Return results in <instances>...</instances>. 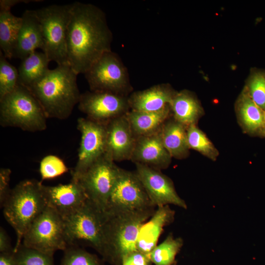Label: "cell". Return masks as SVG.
<instances>
[{"mask_svg":"<svg viewBox=\"0 0 265 265\" xmlns=\"http://www.w3.org/2000/svg\"><path fill=\"white\" fill-rule=\"evenodd\" d=\"M235 109L238 123L244 133L263 137L265 110L253 101L244 88L236 101Z\"/></svg>","mask_w":265,"mask_h":265,"instance_id":"20","label":"cell"},{"mask_svg":"<svg viewBox=\"0 0 265 265\" xmlns=\"http://www.w3.org/2000/svg\"><path fill=\"white\" fill-rule=\"evenodd\" d=\"M14 252L18 265H55L53 256L22 244Z\"/></svg>","mask_w":265,"mask_h":265,"instance_id":"32","label":"cell"},{"mask_svg":"<svg viewBox=\"0 0 265 265\" xmlns=\"http://www.w3.org/2000/svg\"><path fill=\"white\" fill-rule=\"evenodd\" d=\"M11 171L8 168L0 169V204L2 207L8 196L11 189L9 187Z\"/></svg>","mask_w":265,"mask_h":265,"instance_id":"34","label":"cell"},{"mask_svg":"<svg viewBox=\"0 0 265 265\" xmlns=\"http://www.w3.org/2000/svg\"><path fill=\"white\" fill-rule=\"evenodd\" d=\"M68 26V64L78 75L84 74L105 53L111 51L112 33L104 11L90 3H72Z\"/></svg>","mask_w":265,"mask_h":265,"instance_id":"1","label":"cell"},{"mask_svg":"<svg viewBox=\"0 0 265 265\" xmlns=\"http://www.w3.org/2000/svg\"><path fill=\"white\" fill-rule=\"evenodd\" d=\"M151 208L156 207L135 172L119 167L105 213L109 215Z\"/></svg>","mask_w":265,"mask_h":265,"instance_id":"10","label":"cell"},{"mask_svg":"<svg viewBox=\"0 0 265 265\" xmlns=\"http://www.w3.org/2000/svg\"><path fill=\"white\" fill-rule=\"evenodd\" d=\"M38 0H0V11H10L11 8L15 5L19 3H27L30 1H42Z\"/></svg>","mask_w":265,"mask_h":265,"instance_id":"38","label":"cell"},{"mask_svg":"<svg viewBox=\"0 0 265 265\" xmlns=\"http://www.w3.org/2000/svg\"><path fill=\"white\" fill-rule=\"evenodd\" d=\"M172 158L163 145L159 132L136 137L130 160L134 163L161 170L168 167Z\"/></svg>","mask_w":265,"mask_h":265,"instance_id":"17","label":"cell"},{"mask_svg":"<svg viewBox=\"0 0 265 265\" xmlns=\"http://www.w3.org/2000/svg\"><path fill=\"white\" fill-rule=\"evenodd\" d=\"M135 165V172L155 207L172 204L187 208L186 203L178 194L170 178L160 170L139 163Z\"/></svg>","mask_w":265,"mask_h":265,"instance_id":"14","label":"cell"},{"mask_svg":"<svg viewBox=\"0 0 265 265\" xmlns=\"http://www.w3.org/2000/svg\"><path fill=\"white\" fill-rule=\"evenodd\" d=\"M78 74L69 64L57 65L29 89L42 106L47 118L65 119L78 104L80 94Z\"/></svg>","mask_w":265,"mask_h":265,"instance_id":"2","label":"cell"},{"mask_svg":"<svg viewBox=\"0 0 265 265\" xmlns=\"http://www.w3.org/2000/svg\"><path fill=\"white\" fill-rule=\"evenodd\" d=\"M118 169L106 153L77 181L82 186L87 199L104 213Z\"/></svg>","mask_w":265,"mask_h":265,"instance_id":"11","label":"cell"},{"mask_svg":"<svg viewBox=\"0 0 265 265\" xmlns=\"http://www.w3.org/2000/svg\"><path fill=\"white\" fill-rule=\"evenodd\" d=\"M189 147L195 150L212 160L217 159L219 153L206 134L197 125H192L186 129Z\"/></svg>","mask_w":265,"mask_h":265,"instance_id":"28","label":"cell"},{"mask_svg":"<svg viewBox=\"0 0 265 265\" xmlns=\"http://www.w3.org/2000/svg\"><path fill=\"white\" fill-rule=\"evenodd\" d=\"M77 128L81 141L78 160L71 172L72 180L76 181L106 152V124L81 117L78 119Z\"/></svg>","mask_w":265,"mask_h":265,"instance_id":"12","label":"cell"},{"mask_svg":"<svg viewBox=\"0 0 265 265\" xmlns=\"http://www.w3.org/2000/svg\"><path fill=\"white\" fill-rule=\"evenodd\" d=\"M155 208L122 212L107 216L105 247L102 257L112 265H122L127 256L137 250L136 242L142 225L154 214Z\"/></svg>","mask_w":265,"mask_h":265,"instance_id":"3","label":"cell"},{"mask_svg":"<svg viewBox=\"0 0 265 265\" xmlns=\"http://www.w3.org/2000/svg\"><path fill=\"white\" fill-rule=\"evenodd\" d=\"M243 88L253 101L265 110V70L252 69Z\"/></svg>","mask_w":265,"mask_h":265,"instance_id":"29","label":"cell"},{"mask_svg":"<svg viewBox=\"0 0 265 265\" xmlns=\"http://www.w3.org/2000/svg\"><path fill=\"white\" fill-rule=\"evenodd\" d=\"M22 244L52 256L57 250H65L68 245L63 218L47 206L25 233Z\"/></svg>","mask_w":265,"mask_h":265,"instance_id":"9","label":"cell"},{"mask_svg":"<svg viewBox=\"0 0 265 265\" xmlns=\"http://www.w3.org/2000/svg\"><path fill=\"white\" fill-rule=\"evenodd\" d=\"M170 116L171 112L170 106L158 111L130 110L126 114L136 138L158 132L165 121Z\"/></svg>","mask_w":265,"mask_h":265,"instance_id":"24","label":"cell"},{"mask_svg":"<svg viewBox=\"0 0 265 265\" xmlns=\"http://www.w3.org/2000/svg\"><path fill=\"white\" fill-rule=\"evenodd\" d=\"M149 256L136 250L124 258L122 265H150Z\"/></svg>","mask_w":265,"mask_h":265,"instance_id":"35","label":"cell"},{"mask_svg":"<svg viewBox=\"0 0 265 265\" xmlns=\"http://www.w3.org/2000/svg\"><path fill=\"white\" fill-rule=\"evenodd\" d=\"M22 22V17L14 15L10 11H0V51L6 58L13 57Z\"/></svg>","mask_w":265,"mask_h":265,"instance_id":"26","label":"cell"},{"mask_svg":"<svg viewBox=\"0 0 265 265\" xmlns=\"http://www.w3.org/2000/svg\"><path fill=\"white\" fill-rule=\"evenodd\" d=\"M68 168L64 161L54 155H47L40 163L39 172L42 180L60 176L67 172Z\"/></svg>","mask_w":265,"mask_h":265,"instance_id":"33","label":"cell"},{"mask_svg":"<svg viewBox=\"0 0 265 265\" xmlns=\"http://www.w3.org/2000/svg\"><path fill=\"white\" fill-rule=\"evenodd\" d=\"M106 154L114 161L130 159L136 141L126 115L106 124Z\"/></svg>","mask_w":265,"mask_h":265,"instance_id":"16","label":"cell"},{"mask_svg":"<svg viewBox=\"0 0 265 265\" xmlns=\"http://www.w3.org/2000/svg\"><path fill=\"white\" fill-rule=\"evenodd\" d=\"M0 265H18L14 251L0 253Z\"/></svg>","mask_w":265,"mask_h":265,"instance_id":"37","label":"cell"},{"mask_svg":"<svg viewBox=\"0 0 265 265\" xmlns=\"http://www.w3.org/2000/svg\"><path fill=\"white\" fill-rule=\"evenodd\" d=\"M175 211L169 205L157 207L152 216L141 226L136 242V249L149 255L157 246L160 235L166 226L174 220Z\"/></svg>","mask_w":265,"mask_h":265,"instance_id":"19","label":"cell"},{"mask_svg":"<svg viewBox=\"0 0 265 265\" xmlns=\"http://www.w3.org/2000/svg\"><path fill=\"white\" fill-rule=\"evenodd\" d=\"M72 5L53 4L34 10L43 34L42 51L58 65L68 64L67 37Z\"/></svg>","mask_w":265,"mask_h":265,"instance_id":"7","label":"cell"},{"mask_svg":"<svg viewBox=\"0 0 265 265\" xmlns=\"http://www.w3.org/2000/svg\"><path fill=\"white\" fill-rule=\"evenodd\" d=\"M50 61L44 52L31 53L22 60L18 69V83L29 89L46 74Z\"/></svg>","mask_w":265,"mask_h":265,"instance_id":"25","label":"cell"},{"mask_svg":"<svg viewBox=\"0 0 265 265\" xmlns=\"http://www.w3.org/2000/svg\"><path fill=\"white\" fill-rule=\"evenodd\" d=\"M177 92L170 84L161 83L132 92L128 98L131 110L146 112L161 110L170 106Z\"/></svg>","mask_w":265,"mask_h":265,"instance_id":"18","label":"cell"},{"mask_svg":"<svg viewBox=\"0 0 265 265\" xmlns=\"http://www.w3.org/2000/svg\"><path fill=\"white\" fill-rule=\"evenodd\" d=\"M47 118L36 98L19 83L10 93L0 99V124L28 132L45 130Z\"/></svg>","mask_w":265,"mask_h":265,"instance_id":"5","label":"cell"},{"mask_svg":"<svg viewBox=\"0 0 265 265\" xmlns=\"http://www.w3.org/2000/svg\"><path fill=\"white\" fill-rule=\"evenodd\" d=\"M47 206L54 209L63 219L80 208L87 198L79 181L67 184L42 186Z\"/></svg>","mask_w":265,"mask_h":265,"instance_id":"15","label":"cell"},{"mask_svg":"<svg viewBox=\"0 0 265 265\" xmlns=\"http://www.w3.org/2000/svg\"><path fill=\"white\" fill-rule=\"evenodd\" d=\"M18 70L9 63L0 51V99L12 92L18 84Z\"/></svg>","mask_w":265,"mask_h":265,"instance_id":"31","label":"cell"},{"mask_svg":"<svg viewBox=\"0 0 265 265\" xmlns=\"http://www.w3.org/2000/svg\"><path fill=\"white\" fill-rule=\"evenodd\" d=\"M90 90L129 96L132 87L128 70L112 51L105 53L84 74Z\"/></svg>","mask_w":265,"mask_h":265,"instance_id":"8","label":"cell"},{"mask_svg":"<svg viewBox=\"0 0 265 265\" xmlns=\"http://www.w3.org/2000/svg\"><path fill=\"white\" fill-rule=\"evenodd\" d=\"M60 265H105L97 256L78 246H69L64 250Z\"/></svg>","mask_w":265,"mask_h":265,"instance_id":"30","label":"cell"},{"mask_svg":"<svg viewBox=\"0 0 265 265\" xmlns=\"http://www.w3.org/2000/svg\"><path fill=\"white\" fill-rule=\"evenodd\" d=\"M14 251L8 235L2 227L0 228V252L6 253Z\"/></svg>","mask_w":265,"mask_h":265,"instance_id":"36","label":"cell"},{"mask_svg":"<svg viewBox=\"0 0 265 265\" xmlns=\"http://www.w3.org/2000/svg\"><path fill=\"white\" fill-rule=\"evenodd\" d=\"M186 129L172 116L162 126L159 135L163 145L172 158L183 159L189 156L190 148L187 142Z\"/></svg>","mask_w":265,"mask_h":265,"instance_id":"23","label":"cell"},{"mask_svg":"<svg viewBox=\"0 0 265 265\" xmlns=\"http://www.w3.org/2000/svg\"><path fill=\"white\" fill-rule=\"evenodd\" d=\"M128 98L129 96L110 92L87 91L81 94L78 107L86 118L106 124L131 110Z\"/></svg>","mask_w":265,"mask_h":265,"instance_id":"13","label":"cell"},{"mask_svg":"<svg viewBox=\"0 0 265 265\" xmlns=\"http://www.w3.org/2000/svg\"><path fill=\"white\" fill-rule=\"evenodd\" d=\"M183 245L181 238H174L169 234L149 254L151 263L154 265H176V257Z\"/></svg>","mask_w":265,"mask_h":265,"instance_id":"27","label":"cell"},{"mask_svg":"<svg viewBox=\"0 0 265 265\" xmlns=\"http://www.w3.org/2000/svg\"><path fill=\"white\" fill-rule=\"evenodd\" d=\"M42 186L36 180H24L11 190L2 205L4 216L16 232L14 252L22 244L30 225L47 206Z\"/></svg>","mask_w":265,"mask_h":265,"instance_id":"4","label":"cell"},{"mask_svg":"<svg viewBox=\"0 0 265 265\" xmlns=\"http://www.w3.org/2000/svg\"><path fill=\"white\" fill-rule=\"evenodd\" d=\"M172 117L186 128L197 125L204 111L195 95L188 90L177 91L170 104Z\"/></svg>","mask_w":265,"mask_h":265,"instance_id":"22","label":"cell"},{"mask_svg":"<svg viewBox=\"0 0 265 265\" xmlns=\"http://www.w3.org/2000/svg\"><path fill=\"white\" fill-rule=\"evenodd\" d=\"M263 137H265V124L264 130Z\"/></svg>","mask_w":265,"mask_h":265,"instance_id":"39","label":"cell"},{"mask_svg":"<svg viewBox=\"0 0 265 265\" xmlns=\"http://www.w3.org/2000/svg\"><path fill=\"white\" fill-rule=\"evenodd\" d=\"M13 57L23 60L37 48L43 50L44 39L41 27L34 10H26L22 16Z\"/></svg>","mask_w":265,"mask_h":265,"instance_id":"21","label":"cell"},{"mask_svg":"<svg viewBox=\"0 0 265 265\" xmlns=\"http://www.w3.org/2000/svg\"><path fill=\"white\" fill-rule=\"evenodd\" d=\"M106 219L105 213L87 199L80 208L63 219L68 246L88 245L102 256Z\"/></svg>","mask_w":265,"mask_h":265,"instance_id":"6","label":"cell"}]
</instances>
